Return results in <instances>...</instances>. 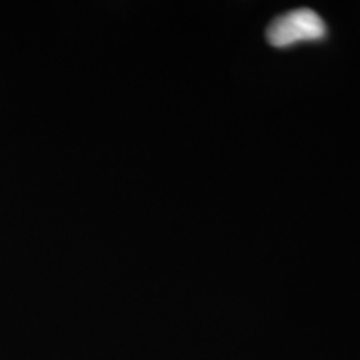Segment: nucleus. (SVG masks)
I'll use <instances>...</instances> for the list:
<instances>
[{
	"label": "nucleus",
	"instance_id": "nucleus-1",
	"mask_svg": "<svg viewBox=\"0 0 360 360\" xmlns=\"http://www.w3.org/2000/svg\"><path fill=\"white\" fill-rule=\"evenodd\" d=\"M327 35L326 22L312 8H295L277 17L267 27V42L276 49H289L304 42H321Z\"/></svg>",
	"mask_w": 360,
	"mask_h": 360
}]
</instances>
